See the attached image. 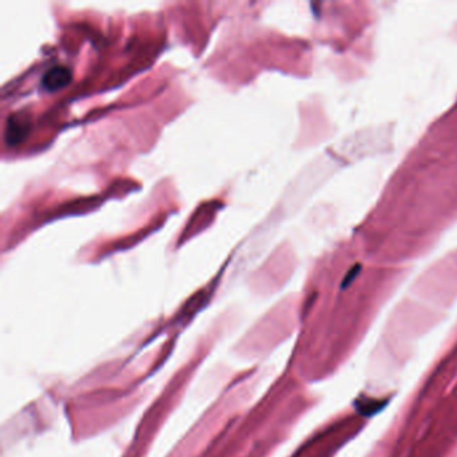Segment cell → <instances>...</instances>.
Segmentation results:
<instances>
[{
  "mask_svg": "<svg viewBox=\"0 0 457 457\" xmlns=\"http://www.w3.org/2000/svg\"><path fill=\"white\" fill-rule=\"evenodd\" d=\"M72 79V71L66 66H54L44 72L42 86L47 92H58L66 87Z\"/></svg>",
  "mask_w": 457,
  "mask_h": 457,
  "instance_id": "obj_2",
  "label": "cell"
},
{
  "mask_svg": "<svg viewBox=\"0 0 457 457\" xmlns=\"http://www.w3.org/2000/svg\"><path fill=\"white\" fill-rule=\"evenodd\" d=\"M30 118L24 116V113H16L8 117L6 130H4V140L8 145L19 144L20 141L30 132Z\"/></svg>",
  "mask_w": 457,
  "mask_h": 457,
  "instance_id": "obj_1",
  "label": "cell"
}]
</instances>
